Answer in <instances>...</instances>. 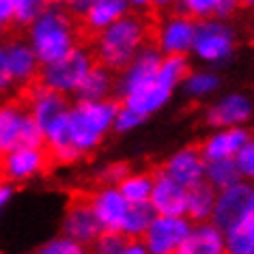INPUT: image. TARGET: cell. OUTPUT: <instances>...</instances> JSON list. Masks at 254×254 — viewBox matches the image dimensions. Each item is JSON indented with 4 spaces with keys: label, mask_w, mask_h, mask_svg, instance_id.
Masks as SVG:
<instances>
[{
    "label": "cell",
    "mask_w": 254,
    "mask_h": 254,
    "mask_svg": "<svg viewBox=\"0 0 254 254\" xmlns=\"http://www.w3.org/2000/svg\"><path fill=\"white\" fill-rule=\"evenodd\" d=\"M129 239H125L121 233H101L93 241V254H119Z\"/></svg>",
    "instance_id": "36"
},
{
    "label": "cell",
    "mask_w": 254,
    "mask_h": 254,
    "mask_svg": "<svg viewBox=\"0 0 254 254\" xmlns=\"http://www.w3.org/2000/svg\"><path fill=\"white\" fill-rule=\"evenodd\" d=\"M144 121L147 119H142L140 114H136L134 110H129V108L119 104L117 117H114V123H112V131L114 134H131V131H136Z\"/></svg>",
    "instance_id": "35"
},
{
    "label": "cell",
    "mask_w": 254,
    "mask_h": 254,
    "mask_svg": "<svg viewBox=\"0 0 254 254\" xmlns=\"http://www.w3.org/2000/svg\"><path fill=\"white\" fill-rule=\"evenodd\" d=\"M119 254H147V250H144V246H142L140 239H129Z\"/></svg>",
    "instance_id": "43"
},
{
    "label": "cell",
    "mask_w": 254,
    "mask_h": 254,
    "mask_svg": "<svg viewBox=\"0 0 254 254\" xmlns=\"http://www.w3.org/2000/svg\"><path fill=\"white\" fill-rule=\"evenodd\" d=\"M177 0H151V9L153 11H168V9H175Z\"/></svg>",
    "instance_id": "45"
},
{
    "label": "cell",
    "mask_w": 254,
    "mask_h": 254,
    "mask_svg": "<svg viewBox=\"0 0 254 254\" xmlns=\"http://www.w3.org/2000/svg\"><path fill=\"white\" fill-rule=\"evenodd\" d=\"M54 0H13L15 7V28H26L39 13H43Z\"/></svg>",
    "instance_id": "32"
},
{
    "label": "cell",
    "mask_w": 254,
    "mask_h": 254,
    "mask_svg": "<svg viewBox=\"0 0 254 254\" xmlns=\"http://www.w3.org/2000/svg\"><path fill=\"white\" fill-rule=\"evenodd\" d=\"M131 13H142V11L151 9V0H125Z\"/></svg>",
    "instance_id": "44"
},
{
    "label": "cell",
    "mask_w": 254,
    "mask_h": 254,
    "mask_svg": "<svg viewBox=\"0 0 254 254\" xmlns=\"http://www.w3.org/2000/svg\"><path fill=\"white\" fill-rule=\"evenodd\" d=\"M237 50V33L231 22H222L215 17L196 22L192 56L209 69L215 65H224Z\"/></svg>",
    "instance_id": "6"
},
{
    "label": "cell",
    "mask_w": 254,
    "mask_h": 254,
    "mask_svg": "<svg viewBox=\"0 0 254 254\" xmlns=\"http://www.w3.org/2000/svg\"><path fill=\"white\" fill-rule=\"evenodd\" d=\"M35 254H88V248L80 246L78 241L65 237V235H59V237L46 241Z\"/></svg>",
    "instance_id": "33"
},
{
    "label": "cell",
    "mask_w": 254,
    "mask_h": 254,
    "mask_svg": "<svg viewBox=\"0 0 254 254\" xmlns=\"http://www.w3.org/2000/svg\"><path fill=\"white\" fill-rule=\"evenodd\" d=\"M241 7H248V9H254V0H239Z\"/></svg>",
    "instance_id": "46"
},
{
    "label": "cell",
    "mask_w": 254,
    "mask_h": 254,
    "mask_svg": "<svg viewBox=\"0 0 254 254\" xmlns=\"http://www.w3.org/2000/svg\"><path fill=\"white\" fill-rule=\"evenodd\" d=\"M190 228H192V222L188 218L155 215L140 241L147 254H175Z\"/></svg>",
    "instance_id": "12"
},
{
    "label": "cell",
    "mask_w": 254,
    "mask_h": 254,
    "mask_svg": "<svg viewBox=\"0 0 254 254\" xmlns=\"http://www.w3.org/2000/svg\"><path fill=\"white\" fill-rule=\"evenodd\" d=\"M235 166L239 170L241 181L254 186V136H250V140L241 147L237 157H235Z\"/></svg>",
    "instance_id": "34"
},
{
    "label": "cell",
    "mask_w": 254,
    "mask_h": 254,
    "mask_svg": "<svg viewBox=\"0 0 254 254\" xmlns=\"http://www.w3.org/2000/svg\"><path fill=\"white\" fill-rule=\"evenodd\" d=\"M252 209H254V186L246 181H239L231 188L215 192V205H213V213L209 222L226 235Z\"/></svg>",
    "instance_id": "8"
},
{
    "label": "cell",
    "mask_w": 254,
    "mask_h": 254,
    "mask_svg": "<svg viewBox=\"0 0 254 254\" xmlns=\"http://www.w3.org/2000/svg\"><path fill=\"white\" fill-rule=\"evenodd\" d=\"M186 202H188V190L157 170L153 177V190H151V198H149L153 213L170 215V218H186Z\"/></svg>",
    "instance_id": "20"
},
{
    "label": "cell",
    "mask_w": 254,
    "mask_h": 254,
    "mask_svg": "<svg viewBox=\"0 0 254 254\" xmlns=\"http://www.w3.org/2000/svg\"><path fill=\"white\" fill-rule=\"evenodd\" d=\"M13 28H15L13 0H0V39H4Z\"/></svg>",
    "instance_id": "38"
},
{
    "label": "cell",
    "mask_w": 254,
    "mask_h": 254,
    "mask_svg": "<svg viewBox=\"0 0 254 254\" xmlns=\"http://www.w3.org/2000/svg\"><path fill=\"white\" fill-rule=\"evenodd\" d=\"M153 218H155V213L149 202H144V205H129L123 228H121V235L125 239H142V235L147 233Z\"/></svg>",
    "instance_id": "28"
},
{
    "label": "cell",
    "mask_w": 254,
    "mask_h": 254,
    "mask_svg": "<svg viewBox=\"0 0 254 254\" xmlns=\"http://www.w3.org/2000/svg\"><path fill=\"white\" fill-rule=\"evenodd\" d=\"M78 101H106L117 99V73L108 71L95 63L93 69L86 73L84 82L80 84L78 93L73 95Z\"/></svg>",
    "instance_id": "22"
},
{
    "label": "cell",
    "mask_w": 254,
    "mask_h": 254,
    "mask_svg": "<svg viewBox=\"0 0 254 254\" xmlns=\"http://www.w3.org/2000/svg\"><path fill=\"white\" fill-rule=\"evenodd\" d=\"M239 170L235 166V160H222V162H207L205 166V183L211 186L215 192L226 190L239 183Z\"/></svg>",
    "instance_id": "29"
},
{
    "label": "cell",
    "mask_w": 254,
    "mask_h": 254,
    "mask_svg": "<svg viewBox=\"0 0 254 254\" xmlns=\"http://www.w3.org/2000/svg\"><path fill=\"white\" fill-rule=\"evenodd\" d=\"M254 117V99L246 91H231L215 97L205 108V123L213 129L246 127Z\"/></svg>",
    "instance_id": "9"
},
{
    "label": "cell",
    "mask_w": 254,
    "mask_h": 254,
    "mask_svg": "<svg viewBox=\"0 0 254 254\" xmlns=\"http://www.w3.org/2000/svg\"><path fill=\"white\" fill-rule=\"evenodd\" d=\"M129 164H125V162H110V164H106V166H101L99 168V173H97V181H99V186H112V188H117L121 181L125 179V175L129 173Z\"/></svg>",
    "instance_id": "37"
},
{
    "label": "cell",
    "mask_w": 254,
    "mask_h": 254,
    "mask_svg": "<svg viewBox=\"0 0 254 254\" xmlns=\"http://www.w3.org/2000/svg\"><path fill=\"white\" fill-rule=\"evenodd\" d=\"M222 88V78L215 69L202 67V69H190V73L186 75L181 84V91L188 99L192 101H202L213 97Z\"/></svg>",
    "instance_id": "24"
},
{
    "label": "cell",
    "mask_w": 254,
    "mask_h": 254,
    "mask_svg": "<svg viewBox=\"0 0 254 254\" xmlns=\"http://www.w3.org/2000/svg\"><path fill=\"white\" fill-rule=\"evenodd\" d=\"M173 95H175L173 88L162 84L155 75V80H151V82H147V84L138 86L136 91L123 95V97L119 99V104L129 108V110H134L136 114H140L142 119H149V117H153V114H157L160 110H164V108L170 104Z\"/></svg>",
    "instance_id": "19"
},
{
    "label": "cell",
    "mask_w": 254,
    "mask_h": 254,
    "mask_svg": "<svg viewBox=\"0 0 254 254\" xmlns=\"http://www.w3.org/2000/svg\"><path fill=\"white\" fill-rule=\"evenodd\" d=\"M93 65H95V59H93L91 48L78 46L69 54L63 56V59L48 63V65H41L39 80L37 82L69 99L71 95L78 93L80 84L84 82L86 73L93 69Z\"/></svg>",
    "instance_id": "4"
},
{
    "label": "cell",
    "mask_w": 254,
    "mask_h": 254,
    "mask_svg": "<svg viewBox=\"0 0 254 254\" xmlns=\"http://www.w3.org/2000/svg\"><path fill=\"white\" fill-rule=\"evenodd\" d=\"M226 237V254H254V209Z\"/></svg>",
    "instance_id": "27"
},
{
    "label": "cell",
    "mask_w": 254,
    "mask_h": 254,
    "mask_svg": "<svg viewBox=\"0 0 254 254\" xmlns=\"http://www.w3.org/2000/svg\"><path fill=\"white\" fill-rule=\"evenodd\" d=\"M88 205H91L95 218L104 233H121L127 215V200L121 196L119 188L112 186H97L91 194L86 196Z\"/></svg>",
    "instance_id": "16"
},
{
    "label": "cell",
    "mask_w": 254,
    "mask_h": 254,
    "mask_svg": "<svg viewBox=\"0 0 254 254\" xmlns=\"http://www.w3.org/2000/svg\"><path fill=\"white\" fill-rule=\"evenodd\" d=\"M24 30H26L24 39L41 65L59 61L80 46L78 22L65 13L56 2L37 15Z\"/></svg>",
    "instance_id": "3"
},
{
    "label": "cell",
    "mask_w": 254,
    "mask_h": 254,
    "mask_svg": "<svg viewBox=\"0 0 254 254\" xmlns=\"http://www.w3.org/2000/svg\"><path fill=\"white\" fill-rule=\"evenodd\" d=\"M61 228H63L65 237L78 241V244L84 248L93 246V241L104 233L97 218H95L91 205H88L86 196H75V198L69 200L65 215H63Z\"/></svg>",
    "instance_id": "14"
},
{
    "label": "cell",
    "mask_w": 254,
    "mask_h": 254,
    "mask_svg": "<svg viewBox=\"0 0 254 254\" xmlns=\"http://www.w3.org/2000/svg\"><path fill=\"white\" fill-rule=\"evenodd\" d=\"M196 22L181 13L164 15L160 24L153 28V46L160 50L162 56H190L194 43Z\"/></svg>",
    "instance_id": "11"
},
{
    "label": "cell",
    "mask_w": 254,
    "mask_h": 254,
    "mask_svg": "<svg viewBox=\"0 0 254 254\" xmlns=\"http://www.w3.org/2000/svg\"><path fill=\"white\" fill-rule=\"evenodd\" d=\"M15 88L11 84L9 71H7V61H4V50H2V39H0V101L13 97Z\"/></svg>",
    "instance_id": "40"
},
{
    "label": "cell",
    "mask_w": 254,
    "mask_h": 254,
    "mask_svg": "<svg viewBox=\"0 0 254 254\" xmlns=\"http://www.w3.org/2000/svg\"><path fill=\"white\" fill-rule=\"evenodd\" d=\"M153 177L155 173L149 170H129L125 179L119 183V192L127 200V205H144L151 198V190H153Z\"/></svg>",
    "instance_id": "26"
},
{
    "label": "cell",
    "mask_w": 254,
    "mask_h": 254,
    "mask_svg": "<svg viewBox=\"0 0 254 254\" xmlns=\"http://www.w3.org/2000/svg\"><path fill=\"white\" fill-rule=\"evenodd\" d=\"M52 166L48 151L41 147H22L7 153H0V181L9 186H22L41 177Z\"/></svg>",
    "instance_id": "7"
},
{
    "label": "cell",
    "mask_w": 254,
    "mask_h": 254,
    "mask_svg": "<svg viewBox=\"0 0 254 254\" xmlns=\"http://www.w3.org/2000/svg\"><path fill=\"white\" fill-rule=\"evenodd\" d=\"M54 2L59 4L65 13L71 15L75 22H82V17L86 15V11L91 9L93 0H54Z\"/></svg>",
    "instance_id": "39"
},
{
    "label": "cell",
    "mask_w": 254,
    "mask_h": 254,
    "mask_svg": "<svg viewBox=\"0 0 254 254\" xmlns=\"http://www.w3.org/2000/svg\"><path fill=\"white\" fill-rule=\"evenodd\" d=\"M190 73V59L188 56H164L157 69V80L168 88H181L186 75Z\"/></svg>",
    "instance_id": "30"
},
{
    "label": "cell",
    "mask_w": 254,
    "mask_h": 254,
    "mask_svg": "<svg viewBox=\"0 0 254 254\" xmlns=\"http://www.w3.org/2000/svg\"><path fill=\"white\" fill-rule=\"evenodd\" d=\"M13 194H15V188L9 186L7 181H0V213L9 207V202L13 200Z\"/></svg>",
    "instance_id": "42"
},
{
    "label": "cell",
    "mask_w": 254,
    "mask_h": 254,
    "mask_svg": "<svg viewBox=\"0 0 254 254\" xmlns=\"http://www.w3.org/2000/svg\"><path fill=\"white\" fill-rule=\"evenodd\" d=\"M2 50H4V61H7V71L11 78L15 91L24 93L26 88L37 84L41 71V63L30 50L24 37L9 35L2 39Z\"/></svg>",
    "instance_id": "10"
},
{
    "label": "cell",
    "mask_w": 254,
    "mask_h": 254,
    "mask_svg": "<svg viewBox=\"0 0 254 254\" xmlns=\"http://www.w3.org/2000/svg\"><path fill=\"white\" fill-rule=\"evenodd\" d=\"M215 205V190L207 186L205 181L188 190V202H186V218L192 224H202L211 220Z\"/></svg>",
    "instance_id": "25"
},
{
    "label": "cell",
    "mask_w": 254,
    "mask_h": 254,
    "mask_svg": "<svg viewBox=\"0 0 254 254\" xmlns=\"http://www.w3.org/2000/svg\"><path fill=\"white\" fill-rule=\"evenodd\" d=\"M127 13L129 7L125 0H93L91 9L82 17V28L91 35H97Z\"/></svg>",
    "instance_id": "23"
},
{
    "label": "cell",
    "mask_w": 254,
    "mask_h": 254,
    "mask_svg": "<svg viewBox=\"0 0 254 254\" xmlns=\"http://www.w3.org/2000/svg\"><path fill=\"white\" fill-rule=\"evenodd\" d=\"M162 59L164 56L160 54V50H157L153 43H147V46L129 61V65H127L123 71L117 73V99H121L123 95L131 93V91H136L138 86L155 80Z\"/></svg>",
    "instance_id": "15"
},
{
    "label": "cell",
    "mask_w": 254,
    "mask_h": 254,
    "mask_svg": "<svg viewBox=\"0 0 254 254\" xmlns=\"http://www.w3.org/2000/svg\"><path fill=\"white\" fill-rule=\"evenodd\" d=\"M20 97L24 99V104H26L33 121L39 125L41 134L52 123H56L59 119L65 117L69 106H71L67 97H63V95L50 91V88H46V86H41L39 82L33 84L30 88H26Z\"/></svg>",
    "instance_id": "13"
},
{
    "label": "cell",
    "mask_w": 254,
    "mask_h": 254,
    "mask_svg": "<svg viewBox=\"0 0 254 254\" xmlns=\"http://www.w3.org/2000/svg\"><path fill=\"white\" fill-rule=\"evenodd\" d=\"M151 33H153V28H151L147 17L129 11L121 20L95 35L91 48L93 59L108 71L119 73L129 65V61L147 43H151Z\"/></svg>",
    "instance_id": "2"
},
{
    "label": "cell",
    "mask_w": 254,
    "mask_h": 254,
    "mask_svg": "<svg viewBox=\"0 0 254 254\" xmlns=\"http://www.w3.org/2000/svg\"><path fill=\"white\" fill-rule=\"evenodd\" d=\"M250 129L248 127H231V129H213L205 140L198 144L202 160L207 162H222L235 160L241 147L250 140Z\"/></svg>",
    "instance_id": "18"
},
{
    "label": "cell",
    "mask_w": 254,
    "mask_h": 254,
    "mask_svg": "<svg viewBox=\"0 0 254 254\" xmlns=\"http://www.w3.org/2000/svg\"><path fill=\"white\" fill-rule=\"evenodd\" d=\"M205 160H202L198 147H181L164 160L160 173L168 179L179 183L181 188H194L205 181Z\"/></svg>",
    "instance_id": "17"
},
{
    "label": "cell",
    "mask_w": 254,
    "mask_h": 254,
    "mask_svg": "<svg viewBox=\"0 0 254 254\" xmlns=\"http://www.w3.org/2000/svg\"><path fill=\"white\" fill-rule=\"evenodd\" d=\"M239 7H241L239 0H218L213 17L215 20H222V22H228L231 17H235V13L239 11Z\"/></svg>",
    "instance_id": "41"
},
{
    "label": "cell",
    "mask_w": 254,
    "mask_h": 254,
    "mask_svg": "<svg viewBox=\"0 0 254 254\" xmlns=\"http://www.w3.org/2000/svg\"><path fill=\"white\" fill-rule=\"evenodd\" d=\"M119 110V99L78 101L69 106L67 114L43 131V149L50 162L71 166L95 153L108 134Z\"/></svg>",
    "instance_id": "1"
},
{
    "label": "cell",
    "mask_w": 254,
    "mask_h": 254,
    "mask_svg": "<svg viewBox=\"0 0 254 254\" xmlns=\"http://www.w3.org/2000/svg\"><path fill=\"white\" fill-rule=\"evenodd\" d=\"M43 134L30 117L22 97L0 101V153L22 147H41Z\"/></svg>",
    "instance_id": "5"
},
{
    "label": "cell",
    "mask_w": 254,
    "mask_h": 254,
    "mask_svg": "<svg viewBox=\"0 0 254 254\" xmlns=\"http://www.w3.org/2000/svg\"><path fill=\"white\" fill-rule=\"evenodd\" d=\"M218 0H177V13L190 17L192 22H202L213 17Z\"/></svg>",
    "instance_id": "31"
},
{
    "label": "cell",
    "mask_w": 254,
    "mask_h": 254,
    "mask_svg": "<svg viewBox=\"0 0 254 254\" xmlns=\"http://www.w3.org/2000/svg\"><path fill=\"white\" fill-rule=\"evenodd\" d=\"M175 254H226V237L211 222L192 224Z\"/></svg>",
    "instance_id": "21"
}]
</instances>
